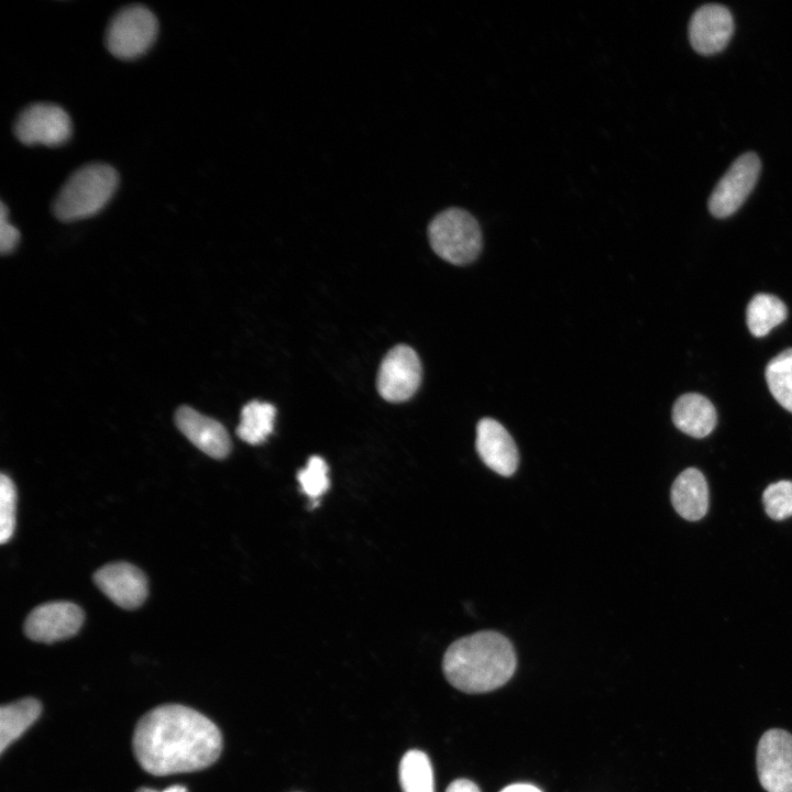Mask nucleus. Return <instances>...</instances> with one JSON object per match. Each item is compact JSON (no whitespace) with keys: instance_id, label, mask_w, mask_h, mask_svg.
I'll return each instance as SVG.
<instances>
[{"instance_id":"nucleus-10","label":"nucleus","mask_w":792,"mask_h":792,"mask_svg":"<svg viewBox=\"0 0 792 792\" xmlns=\"http://www.w3.org/2000/svg\"><path fill=\"white\" fill-rule=\"evenodd\" d=\"M84 623L82 609L70 602H50L35 607L24 622L25 635L51 644L77 634Z\"/></svg>"},{"instance_id":"nucleus-6","label":"nucleus","mask_w":792,"mask_h":792,"mask_svg":"<svg viewBox=\"0 0 792 792\" xmlns=\"http://www.w3.org/2000/svg\"><path fill=\"white\" fill-rule=\"evenodd\" d=\"M13 132L16 139L25 145L58 146L70 138L72 120L58 105L36 102L19 113Z\"/></svg>"},{"instance_id":"nucleus-16","label":"nucleus","mask_w":792,"mask_h":792,"mask_svg":"<svg viewBox=\"0 0 792 792\" xmlns=\"http://www.w3.org/2000/svg\"><path fill=\"white\" fill-rule=\"evenodd\" d=\"M674 426L694 438L708 436L716 426L717 416L713 404L703 395L689 393L676 399L672 408Z\"/></svg>"},{"instance_id":"nucleus-15","label":"nucleus","mask_w":792,"mask_h":792,"mask_svg":"<svg viewBox=\"0 0 792 792\" xmlns=\"http://www.w3.org/2000/svg\"><path fill=\"white\" fill-rule=\"evenodd\" d=\"M671 503L686 520H698L708 509V486L701 471L689 468L681 472L671 487Z\"/></svg>"},{"instance_id":"nucleus-8","label":"nucleus","mask_w":792,"mask_h":792,"mask_svg":"<svg viewBox=\"0 0 792 792\" xmlns=\"http://www.w3.org/2000/svg\"><path fill=\"white\" fill-rule=\"evenodd\" d=\"M422 367L416 351L399 344L384 356L377 373L376 386L387 402L408 400L420 386Z\"/></svg>"},{"instance_id":"nucleus-2","label":"nucleus","mask_w":792,"mask_h":792,"mask_svg":"<svg viewBox=\"0 0 792 792\" xmlns=\"http://www.w3.org/2000/svg\"><path fill=\"white\" fill-rule=\"evenodd\" d=\"M517 658L507 637L484 630L455 640L447 649L442 669L447 680L466 693L490 692L514 674Z\"/></svg>"},{"instance_id":"nucleus-11","label":"nucleus","mask_w":792,"mask_h":792,"mask_svg":"<svg viewBox=\"0 0 792 792\" xmlns=\"http://www.w3.org/2000/svg\"><path fill=\"white\" fill-rule=\"evenodd\" d=\"M730 11L718 3H707L694 11L689 22V40L693 50L705 56L722 52L734 33Z\"/></svg>"},{"instance_id":"nucleus-9","label":"nucleus","mask_w":792,"mask_h":792,"mask_svg":"<svg viewBox=\"0 0 792 792\" xmlns=\"http://www.w3.org/2000/svg\"><path fill=\"white\" fill-rule=\"evenodd\" d=\"M757 772L767 792H792V735L780 728L766 730L757 746Z\"/></svg>"},{"instance_id":"nucleus-18","label":"nucleus","mask_w":792,"mask_h":792,"mask_svg":"<svg viewBox=\"0 0 792 792\" xmlns=\"http://www.w3.org/2000/svg\"><path fill=\"white\" fill-rule=\"evenodd\" d=\"M276 409L272 404L252 400L241 410L239 438L250 444H260L272 433Z\"/></svg>"},{"instance_id":"nucleus-13","label":"nucleus","mask_w":792,"mask_h":792,"mask_svg":"<svg viewBox=\"0 0 792 792\" xmlns=\"http://www.w3.org/2000/svg\"><path fill=\"white\" fill-rule=\"evenodd\" d=\"M476 451L486 466L503 476H510L518 466L516 443L505 427L493 418H483L476 426Z\"/></svg>"},{"instance_id":"nucleus-25","label":"nucleus","mask_w":792,"mask_h":792,"mask_svg":"<svg viewBox=\"0 0 792 792\" xmlns=\"http://www.w3.org/2000/svg\"><path fill=\"white\" fill-rule=\"evenodd\" d=\"M8 209L3 202L0 207V251L2 254L10 253L20 239L19 230L8 219Z\"/></svg>"},{"instance_id":"nucleus-14","label":"nucleus","mask_w":792,"mask_h":792,"mask_svg":"<svg viewBox=\"0 0 792 792\" xmlns=\"http://www.w3.org/2000/svg\"><path fill=\"white\" fill-rule=\"evenodd\" d=\"M175 421L182 433L207 455L223 459L230 453V437L219 421L188 406L176 411Z\"/></svg>"},{"instance_id":"nucleus-7","label":"nucleus","mask_w":792,"mask_h":792,"mask_svg":"<svg viewBox=\"0 0 792 792\" xmlns=\"http://www.w3.org/2000/svg\"><path fill=\"white\" fill-rule=\"evenodd\" d=\"M761 162L754 152L737 157L716 184L708 198V210L715 218L735 213L748 198L759 178Z\"/></svg>"},{"instance_id":"nucleus-12","label":"nucleus","mask_w":792,"mask_h":792,"mask_svg":"<svg viewBox=\"0 0 792 792\" xmlns=\"http://www.w3.org/2000/svg\"><path fill=\"white\" fill-rule=\"evenodd\" d=\"M94 581L105 595L125 609L139 607L147 596L145 574L127 562L103 565L95 572Z\"/></svg>"},{"instance_id":"nucleus-5","label":"nucleus","mask_w":792,"mask_h":792,"mask_svg":"<svg viewBox=\"0 0 792 792\" xmlns=\"http://www.w3.org/2000/svg\"><path fill=\"white\" fill-rule=\"evenodd\" d=\"M158 31L155 14L145 6L130 4L120 9L106 31L108 51L120 59H133L154 43Z\"/></svg>"},{"instance_id":"nucleus-26","label":"nucleus","mask_w":792,"mask_h":792,"mask_svg":"<svg viewBox=\"0 0 792 792\" xmlns=\"http://www.w3.org/2000/svg\"><path fill=\"white\" fill-rule=\"evenodd\" d=\"M446 792H481V791L474 782H472L468 779H458V780L452 781L449 784Z\"/></svg>"},{"instance_id":"nucleus-1","label":"nucleus","mask_w":792,"mask_h":792,"mask_svg":"<svg viewBox=\"0 0 792 792\" xmlns=\"http://www.w3.org/2000/svg\"><path fill=\"white\" fill-rule=\"evenodd\" d=\"M222 736L201 713L179 704L147 712L138 723L133 750L140 766L153 776L191 772L211 766L220 756Z\"/></svg>"},{"instance_id":"nucleus-20","label":"nucleus","mask_w":792,"mask_h":792,"mask_svg":"<svg viewBox=\"0 0 792 792\" xmlns=\"http://www.w3.org/2000/svg\"><path fill=\"white\" fill-rule=\"evenodd\" d=\"M399 782L403 792H435L432 767L425 752L409 750L403 756Z\"/></svg>"},{"instance_id":"nucleus-27","label":"nucleus","mask_w":792,"mask_h":792,"mask_svg":"<svg viewBox=\"0 0 792 792\" xmlns=\"http://www.w3.org/2000/svg\"><path fill=\"white\" fill-rule=\"evenodd\" d=\"M499 792H542L540 789L528 783H515L510 784Z\"/></svg>"},{"instance_id":"nucleus-19","label":"nucleus","mask_w":792,"mask_h":792,"mask_svg":"<svg viewBox=\"0 0 792 792\" xmlns=\"http://www.w3.org/2000/svg\"><path fill=\"white\" fill-rule=\"evenodd\" d=\"M785 305L774 295L758 294L747 307L746 320L755 337H763L787 318Z\"/></svg>"},{"instance_id":"nucleus-22","label":"nucleus","mask_w":792,"mask_h":792,"mask_svg":"<svg viewBox=\"0 0 792 792\" xmlns=\"http://www.w3.org/2000/svg\"><path fill=\"white\" fill-rule=\"evenodd\" d=\"M301 492L316 501L329 488L328 465L319 455H312L307 465L298 472Z\"/></svg>"},{"instance_id":"nucleus-4","label":"nucleus","mask_w":792,"mask_h":792,"mask_svg":"<svg viewBox=\"0 0 792 792\" xmlns=\"http://www.w3.org/2000/svg\"><path fill=\"white\" fill-rule=\"evenodd\" d=\"M428 239L436 254L454 265L473 262L483 245L477 220L461 208H449L435 216L428 226Z\"/></svg>"},{"instance_id":"nucleus-3","label":"nucleus","mask_w":792,"mask_h":792,"mask_svg":"<svg viewBox=\"0 0 792 792\" xmlns=\"http://www.w3.org/2000/svg\"><path fill=\"white\" fill-rule=\"evenodd\" d=\"M119 184L117 170L103 163L76 169L63 184L53 201L61 221H74L98 213L111 199Z\"/></svg>"},{"instance_id":"nucleus-21","label":"nucleus","mask_w":792,"mask_h":792,"mask_svg":"<svg viewBox=\"0 0 792 792\" xmlns=\"http://www.w3.org/2000/svg\"><path fill=\"white\" fill-rule=\"evenodd\" d=\"M765 374L774 399L792 413V348L774 356L768 363Z\"/></svg>"},{"instance_id":"nucleus-17","label":"nucleus","mask_w":792,"mask_h":792,"mask_svg":"<svg viewBox=\"0 0 792 792\" xmlns=\"http://www.w3.org/2000/svg\"><path fill=\"white\" fill-rule=\"evenodd\" d=\"M41 703L26 697L0 708V752L16 740L40 716Z\"/></svg>"},{"instance_id":"nucleus-24","label":"nucleus","mask_w":792,"mask_h":792,"mask_svg":"<svg viewBox=\"0 0 792 792\" xmlns=\"http://www.w3.org/2000/svg\"><path fill=\"white\" fill-rule=\"evenodd\" d=\"M16 492L12 480L0 476V541L6 543L15 528Z\"/></svg>"},{"instance_id":"nucleus-23","label":"nucleus","mask_w":792,"mask_h":792,"mask_svg":"<svg viewBox=\"0 0 792 792\" xmlns=\"http://www.w3.org/2000/svg\"><path fill=\"white\" fill-rule=\"evenodd\" d=\"M762 503L767 515L774 520L792 516V482L779 481L763 492Z\"/></svg>"},{"instance_id":"nucleus-28","label":"nucleus","mask_w":792,"mask_h":792,"mask_svg":"<svg viewBox=\"0 0 792 792\" xmlns=\"http://www.w3.org/2000/svg\"><path fill=\"white\" fill-rule=\"evenodd\" d=\"M135 792H187V789L183 785H172L167 789H164L162 791H157L150 788H140Z\"/></svg>"}]
</instances>
